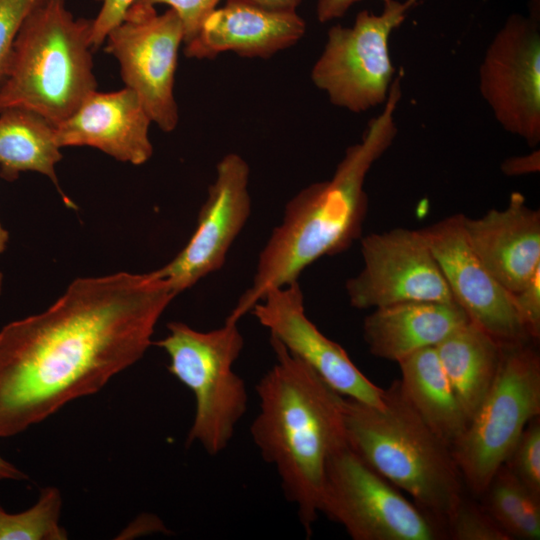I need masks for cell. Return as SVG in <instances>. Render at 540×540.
Masks as SVG:
<instances>
[{
	"mask_svg": "<svg viewBox=\"0 0 540 540\" xmlns=\"http://www.w3.org/2000/svg\"><path fill=\"white\" fill-rule=\"evenodd\" d=\"M270 344L275 363L256 385L259 411L250 434L309 538L320 513L327 461L347 443L343 396L276 338L270 336Z\"/></svg>",
	"mask_w": 540,
	"mask_h": 540,
	"instance_id": "obj_3",
	"label": "cell"
},
{
	"mask_svg": "<svg viewBox=\"0 0 540 540\" xmlns=\"http://www.w3.org/2000/svg\"><path fill=\"white\" fill-rule=\"evenodd\" d=\"M62 496L56 487L42 488L38 501L28 510L8 513L0 505V540H65L60 525Z\"/></svg>",
	"mask_w": 540,
	"mask_h": 540,
	"instance_id": "obj_24",
	"label": "cell"
},
{
	"mask_svg": "<svg viewBox=\"0 0 540 540\" xmlns=\"http://www.w3.org/2000/svg\"><path fill=\"white\" fill-rule=\"evenodd\" d=\"M435 349L469 422L496 377L501 344L469 320L444 338Z\"/></svg>",
	"mask_w": 540,
	"mask_h": 540,
	"instance_id": "obj_21",
	"label": "cell"
},
{
	"mask_svg": "<svg viewBox=\"0 0 540 540\" xmlns=\"http://www.w3.org/2000/svg\"><path fill=\"white\" fill-rule=\"evenodd\" d=\"M531 492L540 496V418H533L503 464Z\"/></svg>",
	"mask_w": 540,
	"mask_h": 540,
	"instance_id": "obj_26",
	"label": "cell"
},
{
	"mask_svg": "<svg viewBox=\"0 0 540 540\" xmlns=\"http://www.w3.org/2000/svg\"><path fill=\"white\" fill-rule=\"evenodd\" d=\"M479 90L506 132L530 147L539 144V2L529 16L511 14L497 31L479 66Z\"/></svg>",
	"mask_w": 540,
	"mask_h": 540,
	"instance_id": "obj_11",
	"label": "cell"
},
{
	"mask_svg": "<svg viewBox=\"0 0 540 540\" xmlns=\"http://www.w3.org/2000/svg\"><path fill=\"white\" fill-rule=\"evenodd\" d=\"M221 0H135L144 5H168L179 16L184 29V44L199 32L205 19L216 9Z\"/></svg>",
	"mask_w": 540,
	"mask_h": 540,
	"instance_id": "obj_28",
	"label": "cell"
},
{
	"mask_svg": "<svg viewBox=\"0 0 540 540\" xmlns=\"http://www.w3.org/2000/svg\"><path fill=\"white\" fill-rule=\"evenodd\" d=\"M28 476L19 470L16 466H14L12 463L5 460L0 455V481L3 480H16V481H23L27 480Z\"/></svg>",
	"mask_w": 540,
	"mask_h": 540,
	"instance_id": "obj_33",
	"label": "cell"
},
{
	"mask_svg": "<svg viewBox=\"0 0 540 540\" xmlns=\"http://www.w3.org/2000/svg\"><path fill=\"white\" fill-rule=\"evenodd\" d=\"M506 176H522L538 173L540 171V151L535 149L529 154L506 158L501 166Z\"/></svg>",
	"mask_w": 540,
	"mask_h": 540,
	"instance_id": "obj_31",
	"label": "cell"
},
{
	"mask_svg": "<svg viewBox=\"0 0 540 540\" xmlns=\"http://www.w3.org/2000/svg\"><path fill=\"white\" fill-rule=\"evenodd\" d=\"M184 29L169 8L158 14L154 6L133 3L123 20L105 39V51L119 63L125 87L134 91L152 123L172 132L179 120L174 97L178 51Z\"/></svg>",
	"mask_w": 540,
	"mask_h": 540,
	"instance_id": "obj_10",
	"label": "cell"
},
{
	"mask_svg": "<svg viewBox=\"0 0 540 540\" xmlns=\"http://www.w3.org/2000/svg\"><path fill=\"white\" fill-rule=\"evenodd\" d=\"M462 216L454 214L420 229L455 302L501 345L533 341L517 313L512 293L493 277L470 247Z\"/></svg>",
	"mask_w": 540,
	"mask_h": 540,
	"instance_id": "obj_13",
	"label": "cell"
},
{
	"mask_svg": "<svg viewBox=\"0 0 540 540\" xmlns=\"http://www.w3.org/2000/svg\"><path fill=\"white\" fill-rule=\"evenodd\" d=\"M9 240L8 231L0 223V255L5 251ZM3 274L0 272V294L2 291Z\"/></svg>",
	"mask_w": 540,
	"mask_h": 540,
	"instance_id": "obj_35",
	"label": "cell"
},
{
	"mask_svg": "<svg viewBox=\"0 0 540 540\" xmlns=\"http://www.w3.org/2000/svg\"><path fill=\"white\" fill-rule=\"evenodd\" d=\"M531 342L501 345L496 377L451 447L463 482L476 495L485 492L527 424L540 415V356Z\"/></svg>",
	"mask_w": 540,
	"mask_h": 540,
	"instance_id": "obj_7",
	"label": "cell"
},
{
	"mask_svg": "<svg viewBox=\"0 0 540 540\" xmlns=\"http://www.w3.org/2000/svg\"><path fill=\"white\" fill-rule=\"evenodd\" d=\"M238 321L230 314L222 326L206 332L170 322L166 337L155 342L169 356L168 371L195 398L187 445L197 443L211 456L228 447L248 409L246 384L233 369L244 346Z\"/></svg>",
	"mask_w": 540,
	"mask_h": 540,
	"instance_id": "obj_6",
	"label": "cell"
},
{
	"mask_svg": "<svg viewBox=\"0 0 540 540\" xmlns=\"http://www.w3.org/2000/svg\"><path fill=\"white\" fill-rule=\"evenodd\" d=\"M306 23L296 11H277L252 0H226L203 22L198 34L185 44L189 58L214 59L231 51L242 57L269 58L295 45Z\"/></svg>",
	"mask_w": 540,
	"mask_h": 540,
	"instance_id": "obj_18",
	"label": "cell"
},
{
	"mask_svg": "<svg viewBox=\"0 0 540 540\" xmlns=\"http://www.w3.org/2000/svg\"><path fill=\"white\" fill-rule=\"evenodd\" d=\"M268 9L277 11H296L302 0H252Z\"/></svg>",
	"mask_w": 540,
	"mask_h": 540,
	"instance_id": "obj_34",
	"label": "cell"
},
{
	"mask_svg": "<svg viewBox=\"0 0 540 540\" xmlns=\"http://www.w3.org/2000/svg\"><path fill=\"white\" fill-rule=\"evenodd\" d=\"M360 0H317L316 15L321 23L337 19L346 14Z\"/></svg>",
	"mask_w": 540,
	"mask_h": 540,
	"instance_id": "obj_32",
	"label": "cell"
},
{
	"mask_svg": "<svg viewBox=\"0 0 540 540\" xmlns=\"http://www.w3.org/2000/svg\"><path fill=\"white\" fill-rule=\"evenodd\" d=\"M55 137V126L39 114L21 108L0 113V177L15 181L26 171L47 176L60 190L55 166L62 159Z\"/></svg>",
	"mask_w": 540,
	"mask_h": 540,
	"instance_id": "obj_22",
	"label": "cell"
},
{
	"mask_svg": "<svg viewBox=\"0 0 540 540\" xmlns=\"http://www.w3.org/2000/svg\"><path fill=\"white\" fill-rule=\"evenodd\" d=\"M483 507L512 539L540 538V496L531 492L502 465L485 492Z\"/></svg>",
	"mask_w": 540,
	"mask_h": 540,
	"instance_id": "obj_23",
	"label": "cell"
},
{
	"mask_svg": "<svg viewBox=\"0 0 540 540\" xmlns=\"http://www.w3.org/2000/svg\"><path fill=\"white\" fill-rule=\"evenodd\" d=\"M151 123L131 89L95 90L70 117L55 126V137L60 148L89 146L121 162L142 165L153 153Z\"/></svg>",
	"mask_w": 540,
	"mask_h": 540,
	"instance_id": "obj_16",
	"label": "cell"
},
{
	"mask_svg": "<svg viewBox=\"0 0 540 540\" xmlns=\"http://www.w3.org/2000/svg\"><path fill=\"white\" fill-rule=\"evenodd\" d=\"M42 2L43 0H0V86L16 36L28 15Z\"/></svg>",
	"mask_w": 540,
	"mask_h": 540,
	"instance_id": "obj_27",
	"label": "cell"
},
{
	"mask_svg": "<svg viewBox=\"0 0 540 540\" xmlns=\"http://www.w3.org/2000/svg\"><path fill=\"white\" fill-rule=\"evenodd\" d=\"M92 19L77 18L66 0H43L22 24L0 86V113L21 108L54 126L97 90Z\"/></svg>",
	"mask_w": 540,
	"mask_h": 540,
	"instance_id": "obj_5",
	"label": "cell"
},
{
	"mask_svg": "<svg viewBox=\"0 0 540 540\" xmlns=\"http://www.w3.org/2000/svg\"><path fill=\"white\" fill-rule=\"evenodd\" d=\"M249 174L247 162L236 153H229L218 162L216 179L209 186L195 231L169 263L155 270L175 295L223 266L250 215Z\"/></svg>",
	"mask_w": 540,
	"mask_h": 540,
	"instance_id": "obj_14",
	"label": "cell"
},
{
	"mask_svg": "<svg viewBox=\"0 0 540 540\" xmlns=\"http://www.w3.org/2000/svg\"><path fill=\"white\" fill-rule=\"evenodd\" d=\"M349 446L444 525L463 498V480L445 444L403 397L398 380L376 408L343 396Z\"/></svg>",
	"mask_w": 540,
	"mask_h": 540,
	"instance_id": "obj_4",
	"label": "cell"
},
{
	"mask_svg": "<svg viewBox=\"0 0 540 540\" xmlns=\"http://www.w3.org/2000/svg\"><path fill=\"white\" fill-rule=\"evenodd\" d=\"M400 391L428 427L450 448L468 419L442 368L435 347L419 350L398 362Z\"/></svg>",
	"mask_w": 540,
	"mask_h": 540,
	"instance_id": "obj_20",
	"label": "cell"
},
{
	"mask_svg": "<svg viewBox=\"0 0 540 540\" xmlns=\"http://www.w3.org/2000/svg\"><path fill=\"white\" fill-rule=\"evenodd\" d=\"M374 14L359 12L350 27L332 26L311 80L330 102L354 113L383 105L395 78L389 37L420 0H382Z\"/></svg>",
	"mask_w": 540,
	"mask_h": 540,
	"instance_id": "obj_9",
	"label": "cell"
},
{
	"mask_svg": "<svg viewBox=\"0 0 540 540\" xmlns=\"http://www.w3.org/2000/svg\"><path fill=\"white\" fill-rule=\"evenodd\" d=\"M364 266L346 282L351 306L456 303L422 232L395 228L361 239Z\"/></svg>",
	"mask_w": 540,
	"mask_h": 540,
	"instance_id": "obj_12",
	"label": "cell"
},
{
	"mask_svg": "<svg viewBox=\"0 0 540 540\" xmlns=\"http://www.w3.org/2000/svg\"><path fill=\"white\" fill-rule=\"evenodd\" d=\"M512 298L528 335L536 342L540 337V271Z\"/></svg>",
	"mask_w": 540,
	"mask_h": 540,
	"instance_id": "obj_29",
	"label": "cell"
},
{
	"mask_svg": "<svg viewBox=\"0 0 540 540\" xmlns=\"http://www.w3.org/2000/svg\"><path fill=\"white\" fill-rule=\"evenodd\" d=\"M320 513L354 540L446 539L441 521L406 499L348 442L327 461Z\"/></svg>",
	"mask_w": 540,
	"mask_h": 540,
	"instance_id": "obj_8",
	"label": "cell"
},
{
	"mask_svg": "<svg viewBox=\"0 0 540 540\" xmlns=\"http://www.w3.org/2000/svg\"><path fill=\"white\" fill-rule=\"evenodd\" d=\"M401 96V77L396 76L381 113L368 122L361 141L346 149L332 178L305 187L288 201L259 255L252 285L232 315L240 319L269 290L298 281L316 260L345 251L361 237L368 206L365 178L397 135Z\"/></svg>",
	"mask_w": 540,
	"mask_h": 540,
	"instance_id": "obj_2",
	"label": "cell"
},
{
	"mask_svg": "<svg viewBox=\"0 0 540 540\" xmlns=\"http://www.w3.org/2000/svg\"><path fill=\"white\" fill-rule=\"evenodd\" d=\"M270 336L309 365L340 395L382 408L384 389L371 382L346 351L307 317L298 281L273 288L250 310Z\"/></svg>",
	"mask_w": 540,
	"mask_h": 540,
	"instance_id": "obj_15",
	"label": "cell"
},
{
	"mask_svg": "<svg viewBox=\"0 0 540 540\" xmlns=\"http://www.w3.org/2000/svg\"><path fill=\"white\" fill-rule=\"evenodd\" d=\"M466 239L487 270L510 293L521 290L540 271V211L513 192L503 210L482 217L462 216Z\"/></svg>",
	"mask_w": 540,
	"mask_h": 540,
	"instance_id": "obj_17",
	"label": "cell"
},
{
	"mask_svg": "<svg viewBox=\"0 0 540 540\" xmlns=\"http://www.w3.org/2000/svg\"><path fill=\"white\" fill-rule=\"evenodd\" d=\"M101 3L95 18L92 19L91 44L97 50L105 42L108 33L124 18L135 0H95Z\"/></svg>",
	"mask_w": 540,
	"mask_h": 540,
	"instance_id": "obj_30",
	"label": "cell"
},
{
	"mask_svg": "<svg viewBox=\"0 0 540 540\" xmlns=\"http://www.w3.org/2000/svg\"><path fill=\"white\" fill-rule=\"evenodd\" d=\"M444 529L453 540H510L483 505L464 497L445 519Z\"/></svg>",
	"mask_w": 540,
	"mask_h": 540,
	"instance_id": "obj_25",
	"label": "cell"
},
{
	"mask_svg": "<svg viewBox=\"0 0 540 540\" xmlns=\"http://www.w3.org/2000/svg\"><path fill=\"white\" fill-rule=\"evenodd\" d=\"M457 303L405 302L375 308L363 323V336L374 356L399 362L435 347L469 321Z\"/></svg>",
	"mask_w": 540,
	"mask_h": 540,
	"instance_id": "obj_19",
	"label": "cell"
},
{
	"mask_svg": "<svg viewBox=\"0 0 540 540\" xmlns=\"http://www.w3.org/2000/svg\"><path fill=\"white\" fill-rule=\"evenodd\" d=\"M176 295L155 270L75 279L45 311L0 330V437L98 392L142 358Z\"/></svg>",
	"mask_w": 540,
	"mask_h": 540,
	"instance_id": "obj_1",
	"label": "cell"
}]
</instances>
